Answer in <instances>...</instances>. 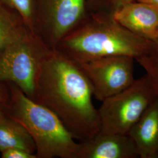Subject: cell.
Returning a JSON list of instances; mask_svg holds the SVG:
<instances>
[{
    "instance_id": "6da1fadb",
    "label": "cell",
    "mask_w": 158,
    "mask_h": 158,
    "mask_svg": "<svg viewBox=\"0 0 158 158\" xmlns=\"http://www.w3.org/2000/svg\"><path fill=\"white\" fill-rule=\"evenodd\" d=\"M90 83L77 63L56 48L43 63L34 100L49 108L79 142L100 132L98 109Z\"/></svg>"
},
{
    "instance_id": "7a4b0ae2",
    "label": "cell",
    "mask_w": 158,
    "mask_h": 158,
    "mask_svg": "<svg viewBox=\"0 0 158 158\" xmlns=\"http://www.w3.org/2000/svg\"><path fill=\"white\" fill-rule=\"evenodd\" d=\"M152 44L127 29L111 14L89 12L56 48L75 62H82L112 56H128L136 60L146 55Z\"/></svg>"
},
{
    "instance_id": "3957f363",
    "label": "cell",
    "mask_w": 158,
    "mask_h": 158,
    "mask_svg": "<svg viewBox=\"0 0 158 158\" xmlns=\"http://www.w3.org/2000/svg\"><path fill=\"white\" fill-rule=\"evenodd\" d=\"M9 99L1 108L25 128L34 140L37 158H78L79 142L49 108L6 83Z\"/></svg>"
},
{
    "instance_id": "277c9868",
    "label": "cell",
    "mask_w": 158,
    "mask_h": 158,
    "mask_svg": "<svg viewBox=\"0 0 158 158\" xmlns=\"http://www.w3.org/2000/svg\"><path fill=\"white\" fill-rule=\"evenodd\" d=\"M52 48L28 30L0 53V83H12L34 99L41 66Z\"/></svg>"
},
{
    "instance_id": "5b68a950",
    "label": "cell",
    "mask_w": 158,
    "mask_h": 158,
    "mask_svg": "<svg viewBox=\"0 0 158 158\" xmlns=\"http://www.w3.org/2000/svg\"><path fill=\"white\" fill-rule=\"evenodd\" d=\"M157 98L146 74L135 80L126 89L102 102L98 109L100 132L128 135Z\"/></svg>"
},
{
    "instance_id": "8992f818",
    "label": "cell",
    "mask_w": 158,
    "mask_h": 158,
    "mask_svg": "<svg viewBox=\"0 0 158 158\" xmlns=\"http://www.w3.org/2000/svg\"><path fill=\"white\" fill-rule=\"evenodd\" d=\"M35 32L56 48L88 14L85 0H34Z\"/></svg>"
},
{
    "instance_id": "52a82bcc",
    "label": "cell",
    "mask_w": 158,
    "mask_h": 158,
    "mask_svg": "<svg viewBox=\"0 0 158 158\" xmlns=\"http://www.w3.org/2000/svg\"><path fill=\"white\" fill-rule=\"evenodd\" d=\"M134 61L132 57L112 56L77 63L90 83L93 96L102 102L133 84Z\"/></svg>"
},
{
    "instance_id": "ba28073f",
    "label": "cell",
    "mask_w": 158,
    "mask_h": 158,
    "mask_svg": "<svg viewBox=\"0 0 158 158\" xmlns=\"http://www.w3.org/2000/svg\"><path fill=\"white\" fill-rule=\"evenodd\" d=\"M113 16L133 34L152 42L158 38V10L153 6L132 1L120 6Z\"/></svg>"
},
{
    "instance_id": "9c48e42d",
    "label": "cell",
    "mask_w": 158,
    "mask_h": 158,
    "mask_svg": "<svg viewBox=\"0 0 158 158\" xmlns=\"http://www.w3.org/2000/svg\"><path fill=\"white\" fill-rule=\"evenodd\" d=\"M135 145L128 135L99 132L79 142L78 158H137Z\"/></svg>"
},
{
    "instance_id": "30bf717a",
    "label": "cell",
    "mask_w": 158,
    "mask_h": 158,
    "mask_svg": "<svg viewBox=\"0 0 158 158\" xmlns=\"http://www.w3.org/2000/svg\"><path fill=\"white\" fill-rule=\"evenodd\" d=\"M139 158H158V98L128 134Z\"/></svg>"
},
{
    "instance_id": "8fae6325",
    "label": "cell",
    "mask_w": 158,
    "mask_h": 158,
    "mask_svg": "<svg viewBox=\"0 0 158 158\" xmlns=\"http://www.w3.org/2000/svg\"><path fill=\"white\" fill-rule=\"evenodd\" d=\"M14 148L36 153L35 144L27 130L0 108V153Z\"/></svg>"
},
{
    "instance_id": "7c38bea8",
    "label": "cell",
    "mask_w": 158,
    "mask_h": 158,
    "mask_svg": "<svg viewBox=\"0 0 158 158\" xmlns=\"http://www.w3.org/2000/svg\"><path fill=\"white\" fill-rule=\"evenodd\" d=\"M28 30L17 11L0 0V53Z\"/></svg>"
},
{
    "instance_id": "4fadbf2b",
    "label": "cell",
    "mask_w": 158,
    "mask_h": 158,
    "mask_svg": "<svg viewBox=\"0 0 158 158\" xmlns=\"http://www.w3.org/2000/svg\"><path fill=\"white\" fill-rule=\"evenodd\" d=\"M135 60L145 70V74L158 98V38L153 41L150 51Z\"/></svg>"
},
{
    "instance_id": "5bb4252c",
    "label": "cell",
    "mask_w": 158,
    "mask_h": 158,
    "mask_svg": "<svg viewBox=\"0 0 158 158\" xmlns=\"http://www.w3.org/2000/svg\"><path fill=\"white\" fill-rule=\"evenodd\" d=\"M4 1L15 10L29 28L35 32L34 0H4Z\"/></svg>"
},
{
    "instance_id": "9a60e30c",
    "label": "cell",
    "mask_w": 158,
    "mask_h": 158,
    "mask_svg": "<svg viewBox=\"0 0 158 158\" xmlns=\"http://www.w3.org/2000/svg\"><path fill=\"white\" fill-rule=\"evenodd\" d=\"M88 12H102L113 15L120 6L134 0H85Z\"/></svg>"
},
{
    "instance_id": "2e32d148",
    "label": "cell",
    "mask_w": 158,
    "mask_h": 158,
    "mask_svg": "<svg viewBox=\"0 0 158 158\" xmlns=\"http://www.w3.org/2000/svg\"><path fill=\"white\" fill-rule=\"evenodd\" d=\"M2 158H37L34 153L29 152L21 148H10L1 152Z\"/></svg>"
},
{
    "instance_id": "e0dca14e",
    "label": "cell",
    "mask_w": 158,
    "mask_h": 158,
    "mask_svg": "<svg viewBox=\"0 0 158 158\" xmlns=\"http://www.w3.org/2000/svg\"><path fill=\"white\" fill-rule=\"evenodd\" d=\"M9 99V90L6 83H0V108L4 107Z\"/></svg>"
},
{
    "instance_id": "ac0fdd59",
    "label": "cell",
    "mask_w": 158,
    "mask_h": 158,
    "mask_svg": "<svg viewBox=\"0 0 158 158\" xmlns=\"http://www.w3.org/2000/svg\"><path fill=\"white\" fill-rule=\"evenodd\" d=\"M134 1L147 3L149 5L153 6L158 10V0H134Z\"/></svg>"
},
{
    "instance_id": "d6986e66",
    "label": "cell",
    "mask_w": 158,
    "mask_h": 158,
    "mask_svg": "<svg viewBox=\"0 0 158 158\" xmlns=\"http://www.w3.org/2000/svg\"><path fill=\"white\" fill-rule=\"evenodd\" d=\"M2 1H4V0H2Z\"/></svg>"
}]
</instances>
